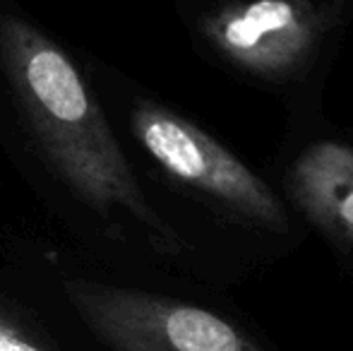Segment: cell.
Instances as JSON below:
<instances>
[{"instance_id":"cell-1","label":"cell","mask_w":353,"mask_h":351,"mask_svg":"<svg viewBox=\"0 0 353 351\" xmlns=\"http://www.w3.org/2000/svg\"><path fill=\"white\" fill-rule=\"evenodd\" d=\"M0 68L43 159L74 195L106 219L123 212L171 239L70 58L32 22L3 14Z\"/></svg>"},{"instance_id":"cell-2","label":"cell","mask_w":353,"mask_h":351,"mask_svg":"<svg viewBox=\"0 0 353 351\" xmlns=\"http://www.w3.org/2000/svg\"><path fill=\"white\" fill-rule=\"evenodd\" d=\"M68 303L113 351H262L221 315L137 289L68 279Z\"/></svg>"},{"instance_id":"cell-3","label":"cell","mask_w":353,"mask_h":351,"mask_svg":"<svg viewBox=\"0 0 353 351\" xmlns=\"http://www.w3.org/2000/svg\"><path fill=\"white\" fill-rule=\"evenodd\" d=\"M132 130L168 176L257 224L272 229L286 224L283 207L270 185L202 128L159 103L140 101L132 111Z\"/></svg>"},{"instance_id":"cell-5","label":"cell","mask_w":353,"mask_h":351,"mask_svg":"<svg viewBox=\"0 0 353 351\" xmlns=\"http://www.w3.org/2000/svg\"><path fill=\"white\" fill-rule=\"evenodd\" d=\"M298 207L317 226L353 243V147L322 140L310 145L288 171Z\"/></svg>"},{"instance_id":"cell-6","label":"cell","mask_w":353,"mask_h":351,"mask_svg":"<svg viewBox=\"0 0 353 351\" xmlns=\"http://www.w3.org/2000/svg\"><path fill=\"white\" fill-rule=\"evenodd\" d=\"M0 351H53L24 315L0 299Z\"/></svg>"},{"instance_id":"cell-4","label":"cell","mask_w":353,"mask_h":351,"mask_svg":"<svg viewBox=\"0 0 353 351\" xmlns=\"http://www.w3.org/2000/svg\"><path fill=\"white\" fill-rule=\"evenodd\" d=\"M320 17L305 0H245L205 19L207 39L238 68L265 77L296 70L317 41Z\"/></svg>"}]
</instances>
